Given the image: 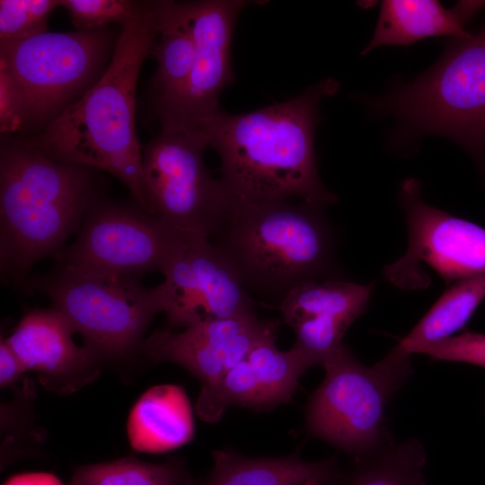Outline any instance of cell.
Wrapping results in <instances>:
<instances>
[{
    "mask_svg": "<svg viewBox=\"0 0 485 485\" xmlns=\"http://www.w3.org/2000/svg\"><path fill=\"white\" fill-rule=\"evenodd\" d=\"M61 0H1L0 39L22 40L48 32V19Z\"/></svg>",
    "mask_w": 485,
    "mask_h": 485,
    "instance_id": "obj_26",
    "label": "cell"
},
{
    "mask_svg": "<svg viewBox=\"0 0 485 485\" xmlns=\"http://www.w3.org/2000/svg\"><path fill=\"white\" fill-rule=\"evenodd\" d=\"M207 146L197 128H161L142 148V168L154 216L211 239L237 199L206 168L203 153Z\"/></svg>",
    "mask_w": 485,
    "mask_h": 485,
    "instance_id": "obj_9",
    "label": "cell"
},
{
    "mask_svg": "<svg viewBox=\"0 0 485 485\" xmlns=\"http://www.w3.org/2000/svg\"><path fill=\"white\" fill-rule=\"evenodd\" d=\"M26 369L9 346L5 339L0 343V385L2 388L13 385Z\"/></svg>",
    "mask_w": 485,
    "mask_h": 485,
    "instance_id": "obj_30",
    "label": "cell"
},
{
    "mask_svg": "<svg viewBox=\"0 0 485 485\" xmlns=\"http://www.w3.org/2000/svg\"><path fill=\"white\" fill-rule=\"evenodd\" d=\"M234 405L268 409L262 388L246 358L215 382L202 385L196 410L203 420L214 423Z\"/></svg>",
    "mask_w": 485,
    "mask_h": 485,
    "instance_id": "obj_25",
    "label": "cell"
},
{
    "mask_svg": "<svg viewBox=\"0 0 485 485\" xmlns=\"http://www.w3.org/2000/svg\"><path fill=\"white\" fill-rule=\"evenodd\" d=\"M93 168L50 159L25 140L2 141L0 259L14 281L55 256L99 200Z\"/></svg>",
    "mask_w": 485,
    "mask_h": 485,
    "instance_id": "obj_3",
    "label": "cell"
},
{
    "mask_svg": "<svg viewBox=\"0 0 485 485\" xmlns=\"http://www.w3.org/2000/svg\"><path fill=\"white\" fill-rule=\"evenodd\" d=\"M138 4L139 1L129 0H61L77 30L103 29L113 22L122 27Z\"/></svg>",
    "mask_w": 485,
    "mask_h": 485,
    "instance_id": "obj_27",
    "label": "cell"
},
{
    "mask_svg": "<svg viewBox=\"0 0 485 485\" xmlns=\"http://www.w3.org/2000/svg\"><path fill=\"white\" fill-rule=\"evenodd\" d=\"M161 272L172 328L255 313L238 269L203 234L186 231Z\"/></svg>",
    "mask_w": 485,
    "mask_h": 485,
    "instance_id": "obj_12",
    "label": "cell"
},
{
    "mask_svg": "<svg viewBox=\"0 0 485 485\" xmlns=\"http://www.w3.org/2000/svg\"><path fill=\"white\" fill-rule=\"evenodd\" d=\"M400 202L405 212L408 247L384 268V276L404 290L424 289L430 284L422 264L432 268L447 286L485 273V228L427 204L420 183L406 179Z\"/></svg>",
    "mask_w": 485,
    "mask_h": 485,
    "instance_id": "obj_11",
    "label": "cell"
},
{
    "mask_svg": "<svg viewBox=\"0 0 485 485\" xmlns=\"http://www.w3.org/2000/svg\"><path fill=\"white\" fill-rule=\"evenodd\" d=\"M278 328L277 322L260 320L251 313L202 321L182 331H157L141 348L154 361L184 367L204 385L243 360L256 343Z\"/></svg>",
    "mask_w": 485,
    "mask_h": 485,
    "instance_id": "obj_14",
    "label": "cell"
},
{
    "mask_svg": "<svg viewBox=\"0 0 485 485\" xmlns=\"http://www.w3.org/2000/svg\"><path fill=\"white\" fill-rule=\"evenodd\" d=\"M117 40L104 28L0 39V66L21 95L24 129L41 131L88 92L107 69Z\"/></svg>",
    "mask_w": 485,
    "mask_h": 485,
    "instance_id": "obj_7",
    "label": "cell"
},
{
    "mask_svg": "<svg viewBox=\"0 0 485 485\" xmlns=\"http://www.w3.org/2000/svg\"><path fill=\"white\" fill-rule=\"evenodd\" d=\"M453 40L431 68L379 106L413 131L452 139L485 175V19L476 32Z\"/></svg>",
    "mask_w": 485,
    "mask_h": 485,
    "instance_id": "obj_5",
    "label": "cell"
},
{
    "mask_svg": "<svg viewBox=\"0 0 485 485\" xmlns=\"http://www.w3.org/2000/svg\"><path fill=\"white\" fill-rule=\"evenodd\" d=\"M250 2H189L195 56L189 79L172 105L158 117L161 128H195L219 107L222 91L234 81L231 42L239 13Z\"/></svg>",
    "mask_w": 485,
    "mask_h": 485,
    "instance_id": "obj_13",
    "label": "cell"
},
{
    "mask_svg": "<svg viewBox=\"0 0 485 485\" xmlns=\"http://www.w3.org/2000/svg\"><path fill=\"white\" fill-rule=\"evenodd\" d=\"M426 453L420 443L392 440L375 452L357 458L343 485H426L423 467Z\"/></svg>",
    "mask_w": 485,
    "mask_h": 485,
    "instance_id": "obj_22",
    "label": "cell"
},
{
    "mask_svg": "<svg viewBox=\"0 0 485 485\" xmlns=\"http://www.w3.org/2000/svg\"><path fill=\"white\" fill-rule=\"evenodd\" d=\"M155 12L157 35L150 54L157 61L152 85L159 117L185 86L196 47L189 2L155 1Z\"/></svg>",
    "mask_w": 485,
    "mask_h": 485,
    "instance_id": "obj_19",
    "label": "cell"
},
{
    "mask_svg": "<svg viewBox=\"0 0 485 485\" xmlns=\"http://www.w3.org/2000/svg\"><path fill=\"white\" fill-rule=\"evenodd\" d=\"M337 89L329 78L288 101L240 114L219 109L199 122L197 128L219 154L221 180L237 200L336 201L319 177L313 138L319 104Z\"/></svg>",
    "mask_w": 485,
    "mask_h": 485,
    "instance_id": "obj_1",
    "label": "cell"
},
{
    "mask_svg": "<svg viewBox=\"0 0 485 485\" xmlns=\"http://www.w3.org/2000/svg\"><path fill=\"white\" fill-rule=\"evenodd\" d=\"M322 366L325 377L306 407L308 432L356 459L391 441L385 410L412 373L410 356L395 346L366 366L343 344Z\"/></svg>",
    "mask_w": 485,
    "mask_h": 485,
    "instance_id": "obj_6",
    "label": "cell"
},
{
    "mask_svg": "<svg viewBox=\"0 0 485 485\" xmlns=\"http://www.w3.org/2000/svg\"><path fill=\"white\" fill-rule=\"evenodd\" d=\"M483 9L485 1H459L450 9L434 0L383 1L374 35L362 54L434 36L465 38L471 33L465 26Z\"/></svg>",
    "mask_w": 485,
    "mask_h": 485,
    "instance_id": "obj_16",
    "label": "cell"
},
{
    "mask_svg": "<svg viewBox=\"0 0 485 485\" xmlns=\"http://www.w3.org/2000/svg\"><path fill=\"white\" fill-rule=\"evenodd\" d=\"M3 485H64L49 472H23L11 476Z\"/></svg>",
    "mask_w": 485,
    "mask_h": 485,
    "instance_id": "obj_31",
    "label": "cell"
},
{
    "mask_svg": "<svg viewBox=\"0 0 485 485\" xmlns=\"http://www.w3.org/2000/svg\"><path fill=\"white\" fill-rule=\"evenodd\" d=\"M323 209L288 199L236 200L210 240L233 260L247 289L280 302L304 282L333 279L335 235Z\"/></svg>",
    "mask_w": 485,
    "mask_h": 485,
    "instance_id": "obj_4",
    "label": "cell"
},
{
    "mask_svg": "<svg viewBox=\"0 0 485 485\" xmlns=\"http://www.w3.org/2000/svg\"><path fill=\"white\" fill-rule=\"evenodd\" d=\"M278 329L263 337L246 356L260 384L268 409L292 401L302 375L312 366L293 347L287 351L276 346Z\"/></svg>",
    "mask_w": 485,
    "mask_h": 485,
    "instance_id": "obj_23",
    "label": "cell"
},
{
    "mask_svg": "<svg viewBox=\"0 0 485 485\" xmlns=\"http://www.w3.org/2000/svg\"><path fill=\"white\" fill-rule=\"evenodd\" d=\"M25 128L23 104L7 69L0 66V131L11 135Z\"/></svg>",
    "mask_w": 485,
    "mask_h": 485,
    "instance_id": "obj_29",
    "label": "cell"
},
{
    "mask_svg": "<svg viewBox=\"0 0 485 485\" xmlns=\"http://www.w3.org/2000/svg\"><path fill=\"white\" fill-rule=\"evenodd\" d=\"M212 455L213 470L198 485H343L345 479L334 458H249L223 450Z\"/></svg>",
    "mask_w": 485,
    "mask_h": 485,
    "instance_id": "obj_18",
    "label": "cell"
},
{
    "mask_svg": "<svg viewBox=\"0 0 485 485\" xmlns=\"http://www.w3.org/2000/svg\"><path fill=\"white\" fill-rule=\"evenodd\" d=\"M140 207L99 202L76 240L54 257L59 268L140 278L162 271L183 234Z\"/></svg>",
    "mask_w": 485,
    "mask_h": 485,
    "instance_id": "obj_10",
    "label": "cell"
},
{
    "mask_svg": "<svg viewBox=\"0 0 485 485\" xmlns=\"http://www.w3.org/2000/svg\"><path fill=\"white\" fill-rule=\"evenodd\" d=\"M75 332L58 310H33L18 322L6 341L26 371L39 373L42 384L61 393H71L99 374V355L90 347H78Z\"/></svg>",
    "mask_w": 485,
    "mask_h": 485,
    "instance_id": "obj_15",
    "label": "cell"
},
{
    "mask_svg": "<svg viewBox=\"0 0 485 485\" xmlns=\"http://www.w3.org/2000/svg\"><path fill=\"white\" fill-rule=\"evenodd\" d=\"M190 402L179 385L161 384L144 392L133 405L127 422L132 448L162 454L189 443L194 436Z\"/></svg>",
    "mask_w": 485,
    "mask_h": 485,
    "instance_id": "obj_17",
    "label": "cell"
},
{
    "mask_svg": "<svg viewBox=\"0 0 485 485\" xmlns=\"http://www.w3.org/2000/svg\"><path fill=\"white\" fill-rule=\"evenodd\" d=\"M373 285L340 279L304 282L279 302L284 322L290 327L313 317L334 318L352 324L366 311Z\"/></svg>",
    "mask_w": 485,
    "mask_h": 485,
    "instance_id": "obj_20",
    "label": "cell"
},
{
    "mask_svg": "<svg viewBox=\"0 0 485 485\" xmlns=\"http://www.w3.org/2000/svg\"><path fill=\"white\" fill-rule=\"evenodd\" d=\"M484 298L485 273L450 284L396 348L410 357L454 336L465 326Z\"/></svg>",
    "mask_w": 485,
    "mask_h": 485,
    "instance_id": "obj_21",
    "label": "cell"
},
{
    "mask_svg": "<svg viewBox=\"0 0 485 485\" xmlns=\"http://www.w3.org/2000/svg\"><path fill=\"white\" fill-rule=\"evenodd\" d=\"M156 35L155 1H140L121 27L111 60L97 83L39 134L24 139L52 160L110 173L152 216L136 130V93Z\"/></svg>",
    "mask_w": 485,
    "mask_h": 485,
    "instance_id": "obj_2",
    "label": "cell"
},
{
    "mask_svg": "<svg viewBox=\"0 0 485 485\" xmlns=\"http://www.w3.org/2000/svg\"><path fill=\"white\" fill-rule=\"evenodd\" d=\"M70 485H198L182 463H150L136 458L75 468Z\"/></svg>",
    "mask_w": 485,
    "mask_h": 485,
    "instance_id": "obj_24",
    "label": "cell"
},
{
    "mask_svg": "<svg viewBox=\"0 0 485 485\" xmlns=\"http://www.w3.org/2000/svg\"><path fill=\"white\" fill-rule=\"evenodd\" d=\"M100 357H118L140 342L155 314L165 312L163 286L140 278L59 268L33 283Z\"/></svg>",
    "mask_w": 485,
    "mask_h": 485,
    "instance_id": "obj_8",
    "label": "cell"
},
{
    "mask_svg": "<svg viewBox=\"0 0 485 485\" xmlns=\"http://www.w3.org/2000/svg\"><path fill=\"white\" fill-rule=\"evenodd\" d=\"M420 354L485 367V334L466 331L425 348Z\"/></svg>",
    "mask_w": 485,
    "mask_h": 485,
    "instance_id": "obj_28",
    "label": "cell"
}]
</instances>
